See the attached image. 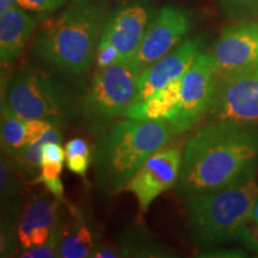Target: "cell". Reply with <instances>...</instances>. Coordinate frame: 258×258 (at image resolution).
Wrapping results in <instances>:
<instances>
[{"label":"cell","mask_w":258,"mask_h":258,"mask_svg":"<svg viewBox=\"0 0 258 258\" xmlns=\"http://www.w3.org/2000/svg\"><path fill=\"white\" fill-rule=\"evenodd\" d=\"M258 163V124L211 122L183 151L177 191L189 198L233 182Z\"/></svg>","instance_id":"obj_1"},{"label":"cell","mask_w":258,"mask_h":258,"mask_svg":"<svg viewBox=\"0 0 258 258\" xmlns=\"http://www.w3.org/2000/svg\"><path fill=\"white\" fill-rule=\"evenodd\" d=\"M104 21V0H71L42 24L32 53L61 72L82 76L95 62Z\"/></svg>","instance_id":"obj_2"},{"label":"cell","mask_w":258,"mask_h":258,"mask_svg":"<svg viewBox=\"0 0 258 258\" xmlns=\"http://www.w3.org/2000/svg\"><path fill=\"white\" fill-rule=\"evenodd\" d=\"M173 137L169 121L125 120L101 134L95 150L97 186L104 192L123 189L143 164Z\"/></svg>","instance_id":"obj_3"},{"label":"cell","mask_w":258,"mask_h":258,"mask_svg":"<svg viewBox=\"0 0 258 258\" xmlns=\"http://www.w3.org/2000/svg\"><path fill=\"white\" fill-rule=\"evenodd\" d=\"M257 199V164L230 184L186 198L185 212L194 243L211 247L237 240L238 230Z\"/></svg>","instance_id":"obj_4"},{"label":"cell","mask_w":258,"mask_h":258,"mask_svg":"<svg viewBox=\"0 0 258 258\" xmlns=\"http://www.w3.org/2000/svg\"><path fill=\"white\" fill-rule=\"evenodd\" d=\"M2 110L22 120L66 123L78 111L72 90L47 71L27 67L14 74L3 97Z\"/></svg>","instance_id":"obj_5"},{"label":"cell","mask_w":258,"mask_h":258,"mask_svg":"<svg viewBox=\"0 0 258 258\" xmlns=\"http://www.w3.org/2000/svg\"><path fill=\"white\" fill-rule=\"evenodd\" d=\"M139 77L132 60L118 61L95 74L80 104V112L92 134L104 133L125 115L137 97Z\"/></svg>","instance_id":"obj_6"},{"label":"cell","mask_w":258,"mask_h":258,"mask_svg":"<svg viewBox=\"0 0 258 258\" xmlns=\"http://www.w3.org/2000/svg\"><path fill=\"white\" fill-rule=\"evenodd\" d=\"M208 118L258 124V63L217 78Z\"/></svg>","instance_id":"obj_7"},{"label":"cell","mask_w":258,"mask_h":258,"mask_svg":"<svg viewBox=\"0 0 258 258\" xmlns=\"http://www.w3.org/2000/svg\"><path fill=\"white\" fill-rule=\"evenodd\" d=\"M217 84V70L211 53L201 51L183 76L182 96L170 125L173 137L195 127L208 114Z\"/></svg>","instance_id":"obj_8"},{"label":"cell","mask_w":258,"mask_h":258,"mask_svg":"<svg viewBox=\"0 0 258 258\" xmlns=\"http://www.w3.org/2000/svg\"><path fill=\"white\" fill-rule=\"evenodd\" d=\"M191 27V16L186 10L172 5L163 6L132 60L138 73H144L148 67L182 43Z\"/></svg>","instance_id":"obj_9"},{"label":"cell","mask_w":258,"mask_h":258,"mask_svg":"<svg viewBox=\"0 0 258 258\" xmlns=\"http://www.w3.org/2000/svg\"><path fill=\"white\" fill-rule=\"evenodd\" d=\"M182 158L179 147H163L145 161L121 191L133 194L141 212H146L158 196L175 186L179 178Z\"/></svg>","instance_id":"obj_10"},{"label":"cell","mask_w":258,"mask_h":258,"mask_svg":"<svg viewBox=\"0 0 258 258\" xmlns=\"http://www.w3.org/2000/svg\"><path fill=\"white\" fill-rule=\"evenodd\" d=\"M147 0H128L105 18L101 37L118 50L121 61H131L156 17Z\"/></svg>","instance_id":"obj_11"},{"label":"cell","mask_w":258,"mask_h":258,"mask_svg":"<svg viewBox=\"0 0 258 258\" xmlns=\"http://www.w3.org/2000/svg\"><path fill=\"white\" fill-rule=\"evenodd\" d=\"M211 54L217 78L258 63V21H245L225 28Z\"/></svg>","instance_id":"obj_12"},{"label":"cell","mask_w":258,"mask_h":258,"mask_svg":"<svg viewBox=\"0 0 258 258\" xmlns=\"http://www.w3.org/2000/svg\"><path fill=\"white\" fill-rule=\"evenodd\" d=\"M61 200L51 194L37 191L29 196L18 222L19 245L23 250L49 240L62 222Z\"/></svg>","instance_id":"obj_13"},{"label":"cell","mask_w":258,"mask_h":258,"mask_svg":"<svg viewBox=\"0 0 258 258\" xmlns=\"http://www.w3.org/2000/svg\"><path fill=\"white\" fill-rule=\"evenodd\" d=\"M203 37L195 36L184 40L176 48H173L165 56L158 60L140 74L138 83V92L133 104L146 101L158 90L182 78L196 57L202 51Z\"/></svg>","instance_id":"obj_14"},{"label":"cell","mask_w":258,"mask_h":258,"mask_svg":"<svg viewBox=\"0 0 258 258\" xmlns=\"http://www.w3.org/2000/svg\"><path fill=\"white\" fill-rule=\"evenodd\" d=\"M38 19L19 8L0 14V60L2 64L12 63L34 32Z\"/></svg>","instance_id":"obj_15"},{"label":"cell","mask_w":258,"mask_h":258,"mask_svg":"<svg viewBox=\"0 0 258 258\" xmlns=\"http://www.w3.org/2000/svg\"><path fill=\"white\" fill-rule=\"evenodd\" d=\"M60 244L57 257L88 258L97 244L101 243V235L93 230L84 215L70 207V219L60 225Z\"/></svg>","instance_id":"obj_16"},{"label":"cell","mask_w":258,"mask_h":258,"mask_svg":"<svg viewBox=\"0 0 258 258\" xmlns=\"http://www.w3.org/2000/svg\"><path fill=\"white\" fill-rule=\"evenodd\" d=\"M183 77L158 90L146 101L132 104L124 117L140 121H171L182 96Z\"/></svg>","instance_id":"obj_17"},{"label":"cell","mask_w":258,"mask_h":258,"mask_svg":"<svg viewBox=\"0 0 258 258\" xmlns=\"http://www.w3.org/2000/svg\"><path fill=\"white\" fill-rule=\"evenodd\" d=\"M117 251L120 257L139 258H166L173 254L166 247L158 243L148 233L144 226H132L120 235L117 241Z\"/></svg>","instance_id":"obj_18"},{"label":"cell","mask_w":258,"mask_h":258,"mask_svg":"<svg viewBox=\"0 0 258 258\" xmlns=\"http://www.w3.org/2000/svg\"><path fill=\"white\" fill-rule=\"evenodd\" d=\"M64 123H53L48 129L46 134L36 143L25 145L23 150L15 158H10L14 163L16 169L22 176L34 178L35 175L41 170L42 161V148L46 143H59L63 139Z\"/></svg>","instance_id":"obj_19"},{"label":"cell","mask_w":258,"mask_h":258,"mask_svg":"<svg viewBox=\"0 0 258 258\" xmlns=\"http://www.w3.org/2000/svg\"><path fill=\"white\" fill-rule=\"evenodd\" d=\"M0 133L3 152L11 159L17 156L27 145L25 121L5 110H2Z\"/></svg>","instance_id":"obj_20"},{"label":"cell","mask_w":258,"mask_h":258,"mask_svg":"<svg viewBox=\"0 0 258 258\" xmlns=\"http://www.w3.org/2000/svg\"><path fill=\"white\" fill-rule=\"evenodd\" d=\"M23 177L16 169L12 160L3 154L0 159V195L3 208H21L18 196L23 189Z\"/></svg>","instance_id":"obj_21"},{"label":"cell","mask_w":258,"mask_h":258,"mask_svg":"<svg viewBox=\"0 0 258 258\" xmlns=\"http://www.w3.org/2000/svg\"><path fill=\"white\" fill-rule=\"evenodd\" d=\"M5 213L2 215V230H0V256L14 257L17 256L18 239V222L21 217V208H3Z\"/></svg>","instance_id":"obj_22"},{"label":"cell","mask_w":258,"mask_h":258,"mask_svg":"<svg viewBox=\"0 0 258 258\" xmlns=\"http://www.w3.org/2000/svg\"><path fill=\"white\" fill-rule=\"evenodd\" d=\"M226 17L245 22L258 18V0H219Z\"/></svg>","instance_id":"obj_23"},{"label":"cell","mask_w":258,"mask_h":258,"mask_svg":"<svg viewBox=\"0 0 258 258\" xmlns=\"http://www.w3.org/2000/svg\"><path fill=\"white\" fill-rule=\"evenodd\" d=\"M118 61H121V56L118 50L116 49L109 41H106L102 37L99 38L95 55L97 72H101V71L108 69L109 66L118 62Z\"/></svg>","instance_id":"obj_24"},{"label":"cell","mask_w":258,"mask_h":258,"mask_svg":"<svg viewBox=\"0 0 258 258\" xmlns=\"http://www.w3.org/2000/svg\"><path fill=\"white\" fill-rule=\"evenodd\" d=\"M60 227L57 231L49 238V240L46 241L44 244L38 245V246L30 247L28 250H23L22 253L19 254L21 257L24 258H54L57 257V251H59L60 244Z\"/></svg>","instance_id":"obj_25"},{"label":"cell","mask_w":258,"mask_h":258,"mask_svg":"<svg viewBox=\"0 0 258 258\" xmlns=\"http://www.w3.org/2000/svg\"><path fill=\"white\" fill-rule=\"evenodd\" d=\"M17 2L22 9L34 12L40 17H44L56 11L67 0H17Z\"/></svg>","instance_id":"obj_26"},{"label":"cell","mask_w":258,"mask_h":258,"mask_svg":"<svg viewBox=\"0 0 258 258\" xmlns=\"http://www.w3.org/2000/svg\"><path fill=\"white\" fill-rule=\"evenodd\" d=\"M237 240L244 243L247 249L258 252V224L250 217L240 225L237 233Z\"/></svg>","instance_id":"obj_27"},{"label":"cell","mask_w":258,"mask_h":258,"mask_svg":"<svg viewBox=\"0 0 258 258\" xmlns=\"http://www.w3.org/2000/svg\"><path fill=\"white\" fill-rule=\"evenodd\" d=\"M53 123L46 120H28L25 121V137H27V145L36 143L46 134Z\"/></svg>","instance_id":"obj_28"},{"label":"cell","mask_w":258,"mask_h":258,"mask_svg":"<svg viewBox=\"0 0 258 258\" xmlns=\"http://www.w3.org/2000/svg\"><path fill=\"white\" fill-rule=\"evenodd\" d=\"M30 184H44L48 191H49L51 195L55 196L56 199L62 200L63 198V184L61 182L60 177H54V178H46V177L42 176H35L34 178H31Z\"/></svg>","instance_id":"obj_29"},{"label":"cell","mask_w":258,"mask_h":258,"mask_svg":"<svg viewBox=\"0 0 258 258\" xmlns=\"http://www.w3.org/2000/svg\"><path fill=\"white\" fill-rule=\"evenodd\" d=\"M66 159V151L59 143H46L42 148V161H59L63 163Z\"/></svg>","instance_id":"obj_30"},{"label":"cell","mask_w":258,"mask_h":258,"mask_svg":"<svg viewBox=\"0 0 258 258\" xmlns=\"http://www.w3.org/2000/svg\"><path fill=\"white\" fill-rule=\"evenodd\" d=\"M67 167L77 173V175L85 176L86 171H88L90 163H91V156H84V154H76V156L66 157Z\"/></svg>","instance_id":"obj_31"},{"label":"cell","mask_w":258,"mask_h":258,"mask_svg":"<svg viewBox=\"0 0 258 258\" xmlns=\"http://www.w3.org/2000/svg\"><path fill=\"white\" fill-rule=\"evenodd\" d=\"M64 151H66V157L76 156V154H84V156H91V151L88 143L83 139H73V140L69 141L64 146Z\"/></svg>","instance_id":"obj_32"},{"label":"cell","mask_w":258,"mask_h":258,"mask_svg":"<svg viewBox=\"0 0 258 258\" xmlns=\"http://www.w3.org/2000/svg\"><path fill=\"white\" fill-rule=\"evenodd\" d=\"M198 257H217V258H239L246 257V253L241 250H232V249H214L206 250L198 254Z\"/></svg>","instance_id":"obj_33"},{"label":"cell","mask_w":258,"mask_h":258,"mask_svg":"<svg viewBox=\"0 0 258 258\" xmlns=\"http://www.w3.org/2000/svg\"><path fill=\"white\" fill-rule=\"evenodd\" d=\"M63 163L59 161H46V163H41V173L40 176L46 177V178H54V177H59L62 172Z\"/></svg>","instance_id":"obj_34"},{"label":"cell","mask_w":258,"mask_h":258,"mask_svg":"<svg viewBox=\"0 0 258 258\" xmlns=\"http://www.w3.org/2000/svg\"><path fill=\"white\" fill-rule=\"evenodd\" d=\"M91 258H117L120 257L117 249L108 246V245L98 243L93 247V250L90 253Z\"/></svg>","instance_id":"obj_35"},{"label":"cell","mask_w":258,"mask_h":258,"mask_svg":"<svg viewBox=\"0 0 258 258\" xmlns=\"http://www.w3.org/2000/svg\"><path fill=\"white\" fill-rule=\"evenodd\" d=\"M17 0H0V14L9 11V10L17 8Z\"/></svg>","instance_id":"obj_36"},{"label":"cell","mask_w":258,"mask_h":258,"mask_svg":"<svg viewBox=\"0 0 258 258\" xmlns=\"http://www.w3.org/2000/svg\"><path fill=\"white\" fill-rule=\"evenodd\" d=\"M249 217L252 219L253 221H256L257 224H258V199H257L256 203H254V206H253V208H252V212H251V214L249 215Z\"/></svg>","instance_id":"obj_37"}]
</instances>
